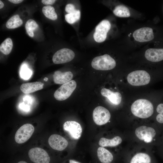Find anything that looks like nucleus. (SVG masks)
Listing matches in <instances>:
<instances>
[{
	"instance_id": "obj_10",
	"label": "nucleus",
	"mask_w": 163,
	"mask_h": 163,
	"mask_svg": "<svg viewBox=\"0 0 163 163\" xmlns=\"http://www.w3.org/2000/svg\"><path fill=\"white\" fill-rule=\"evenodd\" d=\"M136 136L146 143L151 142L156 135L155 130L153 128L142 126L137 128L135 131Z\"/></svg>"
},
{
	"instance_id": "obj_14",
	"label": "nucleus",
	"mask_w": 163,
	"mask_h": 163,
	"mask_svg": "<svg viewBox=\"0 0 163 163\" xmlns=\"http://www.w3.org/2000/svg\"><path fill=\"white\" fill-rule=\"evenodd\" d=\"M145 56L148 60L158 62L163 60V49L150 48L145 52Z\"/></svg>"
},
{
	"instance_id": "obj_13",
	"label": "nucleus",
	"mask_w": 163,
	"mask_h": 163,
	"mask_svg": "<svg viewBox=\"0 0 163 163\" xmlns=\"http://www.w3.org/2000/svg\"><path fill=\"white\" fill-rule=\"evenodd\" d=\"M48 143L53 149L60 151L65 149L68 144L65 138L56 134H52L50 136L48 139Z\"/></svg>"
},
{
	"instance_id": "obj_18",
	"label": "nucleus",
	"mask_w": 163,
	"mask_h": 163,
	"mask_svg": "<svg viewBox=\"0 0 163 163\" xmlns=\"http://www.w3.org/2000/svg\"><path fill=\"white\" fill-rule=\"evenodd\" d=\"M97 155L99 160L102 163H110L113 159V156L112 153L102 147L98 148Z\"/></svg>"
},
{
	"instance_id": "obj_1",
	"label": "nucleus",
	"mask_w": 163,
	"mask_h": 163,
	"mask_svg": "<svg viewBox=\"0 0 163 163\" xmlns=\"http://www.w3.org/2000/svg\"><path fill=\"white\" fill-rule=\"evenodd\" d=\"M131 110L135 116L141 118H146L151 116L154 113V107L149 101L143 99L135 101L132 105Z\"/></svg>"
},
{
	"instance_id": "obj_12",
	"label": "nucleus",
	"mask_w": 163,
	"mask_h": 163,
	"mask_svg": "<svg viewBox=\"0 0 163 163\" xmlns=\"http://www.w3.org/2000/svg\"><path fill=\"white\" fill-rule=\"evenodd\" d=\"M133 36L136 41L140 42L150 41L154 37L152 29L149 27H143L136 30L133 32Z\"/></svg>"
},
{
	"instance_id": "obj_24",
	"label": "nucleus",
	"mask_w": 163,
	"mask_h": 163,
	"mask_svg": "<svg viewBox=\"0 0 163 163\" xmlns=\"http://www.w3.org/2000/svg\"><path fill=\"white\" fill-rule=\"evenodd\" d=\"M13 46V42L11 39L10 38H8L1 44L0 51L5 55H8L11 53Z\"/></svg>"
},
{
	"instance_id": "obj_30",
	"label": "nucleus",
	"mask_w": 163,
	"mask_h": 163,
	"mask_svg": "<svg viewBox=\"0 0 163 163\" xmlns=\"http://www.w3.org/2000/svg\"><path fill=\"white\" fill-rule=\"evenodd\" d=\"M55 0H42L41 2L43 4L46 5H52L56 2Z\"/></svg>"
},
{
	"instance_id": "obj_26",
	"label": "nucleus",
	"mask_w": 163,
	"mask_h": 163,
	"mask_svg": "<svg viewBox=\"0 0 163 163\" xmlns=\"http://www.w3.org/2000/svg\"><path fill=\"white\" fill-rule=\"evenodd\" d=\"M81 13L78 10L76 9L74 12L65 15V19L66 21L69 24H73L80 19Z\"/></svg>"
},
{
	"instance_id": "obj_33",
	"label": "nucleus",
	"mask_w": 163,
	"mask_h": 163,
	"mask_svg": "<svg viewBox=\"0 0 163 163\" xmlns=\"http://www.w3.org/2000/svg\"><path fill=\"white\" fill-rule=\"evenodd\" d=\"M69 163H80L74 160H69Z\"/></svg>"
},
{
	"instance_id": "obj_9",
	"label": "nucleus",
	"mask_w": 163,
	"mask_h": 163,
	"mask_svg": "<svg viewBox=\"0 0 163 163\" xmlns=\"http://www.w3.org/2000/svg\"><path fill=\"white\" fill-rule=\"evenodd\" d=\"M110 118L109 111L103 107L97 106L93 111V119L94 123L97 125H101L107 123Z\"/></svg>"
},
{
	"instance_id": "obj_3",
	"label": "nucleus",
	"mask_w": 163,
	"mask_h": 163,
	"mask_svg": "<svg viewBox=\"0 0 163 163\" xmlns=\"http://www.w3.org/2000/svg\"><path fill=\"white\" fill-rule=\"evenodd\" d=\"M128 83L134 86L144 85L150 82V77L149 74L144 70H136L130 72L127 75Z\"/></svg>"
},
{
	"instance_id": "obj_25",
	"label": "nucleus",
	"mask_w": 163,
	"mask_h": 163,
	"mask_svg": "<svg viewBox=\"0 0 163 163\" xmlns=\"http://www.w3.org/2000/svg\"><path fill=\"white\" fill-rule=\"evenodd\" d=\"M38 27L37 22L31 19L28 20L25 24V28L27 34L32 37L34 36V31Z\"/></svg>"
},
{
	"instance_id": "obj_2",
	"label": "nucleus",
	"mask_w": 163,
	"mask_h": 163,
	"mask_svg": "<svg viewBox=\"0 0 163 163\" xmlns=\"http://www.w3.org/2000/svg\"><path fill=\"white\" fill-rule=\"evenodd\" d=\"M91 65L96 70H108L115 67L116 62L110 56L105 54L94 57L91 62Z\"/></svg>"
},
{
	"instance_id": "obj_8",
	"label": "nucleus",
	"mask_w": 163,
	"mask_h": 163,
	"mask_svg": "<svg viewBox=\"0 0 163 163\" xmlns=\"http://www.w3.org/2000/svg\"><path fill=\"white\" fill-rule=\"evenodd\" d=\"M111 27V24L107 20H103L96 27L93 37L97 42H103L106 40L107 34Z\"/></svg>"
},
{
	"instance_id": "obj_34",
	"label": "nucleus",
	"mask_w": 163,
	"mask_h": 163,
	"mask_svg": "<svg viewBox=\"0 0 163 163\" xmlns=\"http://www.w3.org/2000/svg\"><path fill=\"white\" fill-rule=\"evenodd\" d=\"M18 163H27L26 162L24 161H21L18 162Z\"/></svg>"
},
{
	"instance_id": "obj_29",
	"label": "nucleus",
	"mask_w": 163,
	"mask_h": 163,
	"mask_svg": "<svg viewBox=\"0 0 163 163\" xmlns=\"http://www.w3.org/2000/svg\"><path fill=\"white\" fill-rule=\"evenodd\" d=\"M76 9L74 5L71 4H68L66 5L65 10L68 14L74 12Z\"/></svg>"
},
{
	"instance_id": "obj_21",
	"label": "nucleus",
	"mask_w": 163,
	"mask_h": 163,
	"mask_svg": "<svg viewBox=\"0 0 163 163\" xmlns=\"http://www.w3.org/2000/svg\"><path fill=\"white\" fill-rule=\"evenodd\" d=\"M151 159L149 155L144 153H139L132 158L130 163H150Z\"/></svg>"
},
{
	"instance_id": "obj_19",
	"label": "nucleus",
	"mask_w": 163,
	"mask_h": 163,
	"mask_svg": "<svg viewBox=\"0 0 163 163\" xmlns=\"http://www.w3.org/2000/svg\"><path fill=\"white\" fill-rule=\"evenodd\" d=\"M122 142V139L119 136H116L111 139L102 137L100 139L98 144L100 145L102 147H113L118 145L120 144Z\"/></svg>"
},
{
	"instance_id": "obj_32",
	"label": "nucleus",
	"mask_w": 163,
	"mask_h": 163,
	"mask_svg": "<svg viewBox=\"0 0 163 163\" xmlns=\"http://www.w3.org/2000/svg\"><path fill=\"white\" fill-rule=\"evenodd\" d=\"M4 6V4L3 2L0 0V9L2 8Z\"/></svg>"
},
{
	"instance_id": "obj_23",
	"label": "nucleus",
	"mask_w": 163,
	"mask_h": 163,
	"mask_svg": "<svg viewBox=\"0 0 163 163\" xmlns=\"http://www.w3.org/2000/svg\"><path fill=\"white\" fill-rule=\"evenodd\" d=\"M42 11L47 18L52 20L57 19V15L53 7L49 5L44 6L42 8Z\"/></svg>"
},
{
	"instance_id": "obj_4",
	"label": "nucleus",
	"mask_w": 163,
	"mask_h": 163,
	"mask_svg": "<svg viewBox=\"0 0 163 163\" xmlns=\"http://www.w3.org/2000/svg\"><path fill=\"white\" fill-rule=\"evenodd\" d=\"M76 83L72 80L62 84L54 92V96L57 100L62 101L68 98L76 87Z\"/></svg>"
},
{
	"instance_id": "obj_6",
	"label": "nucleus",
	"mask_w": 163,
	"mask_h": 163,
	"mask_svg": "<svg viewBox=\"0 0 163 163\" xmlns=\"http://www.w3.org/2000/svg\"><path fill=\"white\" fill-rule=\"evenodd\" d=\"M28 155L30 160L34 163H49L50 157L44 149L39 147L30 149Z\"/></svg>"
},
{
	"instance_id": "obj_11",
	"label": "nucleus",
	"mask_w": 163,
	"mask_h": 163,
	"mask_svg": "<svg viewBox=\"0 0 163 163\" xmlns=\"http://www.w3.org/2000/svg\"><path fill=\"white\" fill-rule=\"evenodd\" d=\"M63 129L74 139H78L82 134V128L81 125L75 121L66 122L63 124Z\"/></svg>"
},
{
	"instance_id": "obj_15",
	"label": "nucleus",
	"mask_w": 163,
	"mask_h": 163,
	"mask_svg": "<svg viewBox=\"0 0 163 163\" xmlns=\"http://www.w3.org/2000/svg\"><path fill=\"white\" fill-rule=\"evenodd\" d=\"M73 77V74L70 71L62 72L57 71L53 75L54 82L58 84H63L71 81Z\"/></svg>"
},
{
	"instance_id": "obj_20",
	"label": "nucleus",
	"mask_w": 163,
	"mask_h": 163,
	"mask_svg": "<svg viewBox=\"0 0 163 163\" xmlns=\"http://www.w3.org/2000/svg\"><path fill=\"white\" fill-rule=\"evenodd\" d=\"M23 23L22 20L18 14L11 17L6 24V27L8 29H14L20 27Z\"/></svg>"
},
{
	"instance_id": "obj_22",
	"label": "nucleus",
	"mask_w": 163,
	"mask_h": 163,
	"mask_svg": "<svg viewBox=\"0 0 163 163\" xmlns=\"http://www.w3.org/2000/svg\"><path fill=\"white\" fill-rule=\"evenodd\" d=\"M113 12L116 16L120 17H129L130 15L129 9L123 5L116 6L113 10Z\"/></svg>"
},
{
	"instance_id": "obj_7",
	"label": "nucleus",
	"mask_w": 163,
	"mask_h": 163,
	"mask_svg": "<svg viewBox=\"0 0 163 163\" xmlns=\"http://www.w3.org/2000/svg\"><path fill=\"white\" fill-rule=\"evenodd\" d=\"M75 54L71 50L63 48L56 52L53 56L52 60L55 64L67 63L72 60L74 58Z\"/></svg>"
},
{
	"instance_id": "obj_31",
	"label": "nucleus",
	"mask_w": 163,
	"mask_h": 163,
	"mask_svg": "<svg viewBox=\"0 0 163 163\" xmlns=\"http://www.w3.org/2000/svg\"><path fill=\"white\" fill-rule=\"evenodd\" d=\"M23 0H9L8 1L15 4H18L22 2Z\"/></svg>"
},
{
	"instance_id": "obj_28",
	"label": "nucleus",
	"mask_w": 163,
	"mask_h": 163,
	"mask_svg": "<svg viewBox=\"0 0 163 163\" xmlns=\"http://www.w3.org/2000/svg\"><path fill=\"white\" fill-rule=\"evenodd\" d=\"M156 111L158 113L156 117L157 122L159 124H163V103H160L157 105Z\"/></svg>"
},
{
	"instance_id": "obj_16",
	"label": "nucleus",
	"mask_w": 163,
	"mask_h": 163,
	"mask_svg": "<svg viewBox=\"0 0 163 163\" xmlns=\"http://www.w3.org/2000/svg\"><path fill=\"white\" fill-rule=\"evenodd\" d=\"M101 94L107 97L113 104L118 105L121 103L122 96L119 92H114L108 89L103 88L101 91Z\"/></svg>"
},
{
	"instance_id": "obj_5",
	"label": "nucleus",
	"mask_w": 163,
	"mask_h": 163,
	"mask_svg": "<svg viewBox=\"0 0 163 163\" xmlns=\"http://www.w3.org/2000/svg\"><path fill=\"white\" fill-rule=\"evenodd\" d=\"M34 130V126L30 123L25 124L16 131L14 136L15 142L22 144L27 141L31 136Z\"/></svg>"
},
{
	"instance_id": "obj_17",
	"label": "nucleus",
	"mask_w": 163,
	"mask_h": 163,
	"mask_svg": "<svg viewBox=\"0 0 163 163\" xmlns=\"http://www.w3.org/2000/svg\"><path fill=\"white\" fill-rule=\"evenodd\" d=\"M44 84L40 82L27 83L22 84L20 86V90L24 94H29L43 88Z\"/></svg>"
},
{
	"instance_id": "obj_27",
	"label": "nucleus",
	"mask_w": 163,
	"mask_h": 163,
	"mask_svg": "<svg viewBox=\"0 0 163 163\" xmlns=\"http://www.w3.org/2000/svg\"><path fill=\"white\" fill-rule=\"evenodd\" d=\"M32 72L25 65L21 67L20 72V77L25 80L29 79L32 75Z\"/></svg>"
}]
</instances>
